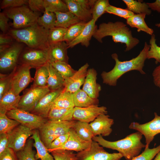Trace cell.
<instances>
[{"instance_id": "1", "label": "cell", "mask_w": 160, "mask_h": 160, "mask_svg": "<svg viewBox=\"0 0 160 160\" xmlns=\"http://www.w3.org/2000/svg\"><path fill=\"white\" fill-rule=\"evenodd\" d=\"M150 45L145 42L144 46L139 54L136 57L127 61L119 60L116 53L111 55L115 64L113 68L109 72L103 71L101 74L103 83L111 86L116 85L118 80L123 74L129 71L136 70L141 74L145 73L143 71L145 62L147 59Z\"/></svg>"}, {"instance_id": "2", "label": "cell", "mask_w": 160, "mask_h": 160, "mask_svg": "<svg viewBox=\"0 0 160 160\" xmlns=\"http://www.w3.org/2000/svg\"><path fill=\"white\" fill-rule=\"evenodd\" d=\"M111 36L115 43L125 44V52L132 49L139 43V40L134 37L132 32L126 24L121 21L109 22L100 24L96 29L93 37L98 42L102 43V39Z\"/></svg>"}, {"instance_id": "3", "label": "cell", "mask_w": 160, "mask_h": 160, "mask_svg": "<svg viewBox=\"0 0 160 160\" xmlns=\"http://www.w3.org/2000/svg\"><path fill=\"white\" fill-rule=\"evenodd\" d=\"M143 134L137 131L124 138L115 141L104 139L101 135L94 136L92 140L103 147L118 151L127 160H131L139 154L145 145L141 141Z\"/></svg>"}, {"instance_id": "4", "label": "cell", "mask_w": 160, "mask_h": 160, "mask_svg": "<svg viewBox=\"0 0 160 160\" xmlns=\"http://www.w3.org/2000/svg\"><path fill=\"white\" fill-rule=\"evenodd\" d=\"M48 32L49 30L37 23L22 28H10L7 33L15 41L29 48L47 50L49 47Z\"/></svg>"}, {"instance_id": "5", "label": "cell", "mask_w": 160, "mask_h": 160, "mask_svg": "<svg viewBox=\"0 0 160 160\" xmlns=\"http://www.w3.org/2000/svg\"><path fill=\"white\" fill-rule=\"evenodd\" d=\"M75 123L70 121H47L38 129L41 139L49 149L52 141L59 136L69 132Z\"/></svg>"}, {"instance_id": "6", "label": "cell", "mask_w": 160, "mask_h": 160, "mask_svg": "<svg viewBox=\"0 0 160 160\" xmlns=\"http://www.w3.org/2000/svg\"><path fill=\"white\" fill-rule=\"evenodd\" d=\"M9 18L12 19L13 28L19 29L33 25L37 23L40 13L31 10L27 5L6 9L3 11Z\"/></svg>"}, {"instance_id": "7", "label": "cell", "mask_w": 160, "mask_h": 160, "mask_svg": "<svg viewBox=\"0 0 160 160\" xmlns=\"http://www.w3.org/2000/svg\"><path fill=\"white\" fill-rule=\"evenodd\" d=\"M24 44L15 41L3 51L0 52V73H8L18 65L20 55Z\"/></svg>"}, {"instance_id": "8", "label": "cell", "mask_w": 160, "mask_h": 160, "mask_svg": "<svg viewBox=\"0 0 160 160\" xmlns=\"http://www.w3.org/2000/svg\"><path fill=\"white\" fill-rule=\"evenodd\" d=\"M6 114L32 130L39 129L47 121V119L18 108L7 112Z\"/></svg>"}, {"instance_id": "9", "label": "cell", "mask_w": 160, "mask_h": 160, "mask_svg": "<svg viewBox=\"0 0 160 160\" xmlns=\"http://www.w3.org/2000/svg\"><path fill=\"white\" fill-rule=\"evenodd\" d=\"M100 146L92 140L89 148L76 154L78 160H120L123 157L119 153H109Z\"/></svg>"}, {"instance_id": "10", "label": "cell", "mask_w": 160, "mask_h": 160, "mask_svg": "<svg viewBox=\"0 0 160 160\" xmlns=\"http://www.w3.org/2000/svg\"><path fill=\"white\" fill-rule=\"evenodd\" d=\"M48 62V50L25 47L20 54L18 65H28L36 68Z\"/></svg>"}, {"instance_id": "11", "label": "cell", "mask_w": 160, "mask_h": 160, "mask_svg": "<svg viewBox=\"0 0 160 160\" xmlns=\"http://www.w3.org/2000/svg\"><path fill=\"white\" fill-rule=\"evenodd\" d=\"M50 91L47 87H40L32 85L21 96L17 108L31 112L39 101Z\"/></svg>"}, {"instance_id": "12", "label": "cell", "mask_w": 160, "mask_h": 160, "mask_svg": "<svg viewBox=\"0 0 160 160\" xmlns=\"http://www.w3.org/2000/svg\"><path fill=\"white\" fill-rule=\"evenodd\" d=\"M30 66L25 64L18 65L12 71L11 89L16 95L24 90L34 79L31 76Z\"/></svg>"}, {"instance_id": "13", "label": "cell", "mask_w": 160, "mask_h": 160, "mask_svg": "<svg viewBox=\"0 0 160 160\" xmlns=\"http://www.w3.org/2000/svg\"><path fill=\"white\" fill-rule=\"evenodd\" d=\"M154 115L153 119L148 122L140 124L134 122L129 126V129L140 132L144 136L146 143L145 148L149 147L155 136L160 133V116L156 112Z\"/></svg>"}, {"instance_id": "14", "label": "cell", "mask_w": 160, "mask_h": 160, "mask_svg": "<svg viewBox=\"0 0 160 160\" xmlns=\"http://www.w3.org/2000/svg\"><path fill=\"white\" fill-rule=\"evenodd\" d=\"M33 133V130L20 124L7 134L9 139L8 147L15 152L20 150L24 147L28 138L32 135Z\"/></svg>"}, {"instance_id": "15", "label": "cell", "mask_w": 160, "mask_h": 160, "mask_svg": "<svg viewBox=\"0 0 160 160\" xmlns=\"http://www.w3.org/2000/svg\"><path fill=\"white\" fill-rule=\"evenodd\" d=\"M107 108L104 106L93 105L86 107H75L73 120L89 123L101 114H107Z\"/></svg>"}, {"instance_id": "16", "label": "cell", "mask_w": 160, "mask_h": 160, "mask_svg": "<svg viewBox=\"0 0 160 160\" xmlns=\"http://www.w3.org/2000/svg\"><path fill=\"white\" fill-rule=\"evenodd\" d=\"M63 89L64 87L55 91H50L47 94L39 101L30 112L47 119L55 100Z\"/></svg>"}, {"instance_id": "17", "label": "cell", "mask_w": 160, "mask_h": 160, "mask_svg": "<svg viewBox=\"0 0 160 160\" xmlns=\"http://www.w3.org/2000/svg\"><path fill=\"white\" fill-rule=\"evenodd\" d=\"M89 66L86 63L71 76L65 79L63 90L73 93L79 89L84 83Z\"/></svg>"}, {"instance_id": "18", "label": "cell", "mask_w": 160, "mask_h": 160, "mask_svg": "<svg viewBox=\"0 0 160 160\" xmlns=\"http://www.w3.org/2000/svg\"><path fill=\"white\" fill-rule=\"evenodd\" d=\"M114 120L107 114H101L98 116L89 124L94 136H109L111 133L112 125Z\"/></svg>"}, {"instance_id": "19", "label": "cell", "mask_w": 160, "mask_h": 160, "mask_svg": "<svg viewBox=\"0 0 160 160\" xmlns=\"http://www.w3.org/2000/svg\"><path fill=\"white\" fill-rule=\"evenodd\" d=\"M69 132V137L65 144L56 150L64 149L78 152L87 149L90 147L92 140L85 141L81 139L73 128L70 129Z\"/></svg>"}, {"instance_id": "20", "label": "cell", "mask_w": 160, "mask_h": 160, "mask_svg": "<svg viewBox=\"0 0 160 160\" xmlns=\"http://www.w3.org/2000/svg\"><path fill=\"white\" fill-rule=\"evenodd\" d=\"M68 44L65 41L50 44L48 49V62L57 61L68 62Z\"/></svg>"}, {"instance_id": "21", "label": "cell", "mask_w": 160, "mask_h": 160, "mask_svg": "<svg viewBox=\"0 0 160 160\" xmlns=\"http://www.w3.org/2000/svg\"><path fill=\"white\" fill-rule=\"evenodd\" d=\"M97 73L93 68L88 69L82 89L91 97L97 99L101 90L100 85L97 83Z\"/></svg>"}, {"instance_id": "22", "label": "cell", "mask_w": 160, "mask_h": 160, "mask_svg": "<svg viewBox=\"0 0 160 160\" xmlns=\"http://www.w3.org/2000/svg\"><path fill=\"white\" fill-rule=\"evenodd\" d=\"M95 23L92 19L87 23L79 36L68 44V48H72L79 43L87 47H88L90 44V41L97 28Z\"/></svg>"}, {"instance_id": "23", "label": "cell", "mask_w": 160, "mask_h": 160, "mask_svg": "<svg viewBox=\"0 0 160 160\" xmlns=\"http://www.w3.org/2000/svg\"><path fill=\"white\" fill-rule=\"evenodd\" d=\"M69 11L81 21L87 23L92 19V10L88 9L79 4L76 0H63Z\"/></svg>"}, {"instance_id": "24", "label": "cell", "mask_w": 160, "mask_h": 160, "mask_svg": "<svg viewBox=\"0 0 160 160\" xmlns=\"http://www.w3.org/2000/svg\"><path fill=\"white\" fill-rule=\"evenodd\" d=\"M38 129L33 130V133L30 138L34 140L33 146L36 148L37 153L35 156L37 160H54L52 154L49 153L47 148L42 141Z\"/></svg>"}, {"instance_id": "25", "label": "cell", "mask_w": 160, "mask_h": 160, "mask_svg": "<svg viewBox=\"0 0 160 160\" xmlns=\"http://www.w3.org/2000/svg\"><path fill=\"white\" fill-rule=\"evenodd\" d=\"M21 97L16 95L11 89L0 99V113H5L17 108Z\"/></svg>"}, {"instance_id": "26", "label": "cell", "mask_w": 160, "mask_h": 160, "mask_svg": "<svg viewBox=\"0 0 160 160\" xmlns=\"http://www.w3.org/2000/svg\"><path fill=\"white\" fill-rule=\"evenodd\" d=\"M74 108H66L52 105L48 114V120L70 121L73 120Z\"/></svg>"}, {"instance_id": "27", "label": "cell", "mask_w": 160, "mask_h": 160, "mask_svg": "<svg viewBox=\"0 0 160 160\" xmlns=\"http://www.w3.org/2000/svg\"><path fill=\"white\" fill-rule=\"evenodd\" d=\"M146 15L145 14H135L126 19L127 23L131 28H136L138 32L143 31L151 36L153 34L154 31L148 26L145 21Z\"/></svg>"}, {"instance_id": "28", "label": "cell", "mask_w": 160, "mask_h": 160, "mask_svg": "<svg viewBox=\"0 0 160 160\" xmlns=\"http://www.w3.org/2000/svg\"><path fill=\"white\" fill-rule=\"evenodd\" d=\"M49 75L47 86L50 91H53L64 87L65 79L62 75L48 62Z\"/></svg>"}, {"instance_id": "29", "label": "cell", "mask_w": 160, "mask_h": 160, "mask_svg": "<svg viewBox=\"0 0 160 160\" xmlns=\"http://www.w3.org/2000/svg\"><path fill=\"white\" fill-rule=\"evenodd\" d=\"M56 19L55 27L68 28L81 21L70 11L65 12H55Z\"/></svg>"}, {"instance_id": "30", "label": "cell", "mask_w": 160, "mask_h": 160, "mask_svg": "<svg viewBox=\"0 0 160 160\" xmlns=\"http://www.w3.org/2000/svg\"><path fill=\"white\" fill-rule=\"evenodd\" d=\"M73 100L75 107H86L93 105H98V99L91 97L82 89H80L73 93Z\"/></svg>"}, {"instance_id": "31", "label": "cell", "mask_w": 160, "mask_h": 160, "mask_svg": "<svg viewBox=\"0 0 160 160\" xmlns=\"http://www.w3.org/2000/svg\"><path fill=\"white\" fill-rule=\"evenodd\" d=\"M73 128L79 137L84 140H92L94 136L89 123L77 121Z\"/></svg>"}, {"instance_id": "32", "label": "cell", "mask_w": 160, "mask_h": 160, "mask_svg": "<svg viewBox=\"0 0 160 160\" xmlns=\"http://www.w3.org/2000/svg\"><path fill=\"white\" fill-rule=\"evenodd\" d=\"M122 1L126 5L127 9L134 14H145L148 15L152 13V10L147 3L134 0H123Z\"/></svg>"}, {"instance_id": "33", "label": "cell", "mask_w": 160, "mask_h": 160, "mask_svg": "<svg viewBox=\"0 0 160 160\" xmlns=\"http://www.w3.org/2000/svg\"><path fill=\"white\" fill-rule=\"evenodd\" d=\"M53 105L61 108H74L75 105L73 100V93L64 91L63 89L55 99Z\"/></svg>"}, {"instance_id": "34", "label": "cell", "mask_w": 160, "mask_h": 160, "mask_svg": "<svg viewBox=\"0 0 160 160\" xmlns=\"http://www.w3.org/2000/svg\"><path fill=\"white\" fill-rule=\"evenodd\" d=\"M48 63L36 68L33 85L40 87H47L49 75Z\"/></svg>"}, {"instance_id": "35", "label": "cell", "mask_w": 160, "mask_h": 160, "mask_svg": "<svg viewBox=\"0 0 160 160\" xmlns=\"http://www.w3.org/2000/svg\"><path fill=\"white\" fill-rule=\"evenodd\" d=\"M33 140H28L24 147L16 152L18 160H38L35 157V152L33 149Z\"/></svg>"}, {"instance_id": "36", "label": "cell", "mask_w": 160, "mask_h": 160, "mask_svg": "<svg viewBox=\"0 0 160 160\" xmlns=\"http://www.w3.org/2000/svg\"><path fill=\"white\" fill-rule=\"evenodd\" d=\"M87 23L81 21L68 28L64 37V41L68 44L76 39L80 34Z\"/></svg>"}, {"instance_id": "37", "label": "cell", "mask_w": 160, "mask_h": 160, "mask_svg": "<svg viewBox=\"0 0 160 160\" xmlns=\"http://www.w3.org/2000/svg\"><path fill=\"white\" fill-rule=\"evenodd\" d=\"M44 5L45 10L49 12H65L69 11L66 4L63 1L44 0Z\"/></svg>"}, {"instance_id": "38", "label": "cell", "mask_w": 160, "mask_h": 160, "mask_svg": "<svg viewBox=\"0 0 160 160\" xmlns=\"http://www.w3.org/2000/svg\"><path fill=\"white\" fill-rule=\"evenodd\" d=\"M20 124L16 120L9 118L6 114L0 113V134L9 133Z\"/></svg>"}, {"instance_id": "39", "label": "cell", "mask_w": 160, "mask_h": 160, "mask_svg": "<svg viewBox=\"0 0 160 160\" xmlns=\"http://www.w3.org/2000/svg\"><path fill=\"white\" fill-rule=\"evenodd\" d=\"M43 13V15L38 18L37 23L48 30L55 27L56 19L55 13L45 10Z\"/></svg>"}, {"instance_id": "40", "label": "cell", "mask_w": 160, "mask_h": 160, "mask_svg": "<svg viewBox=\"0 0 160 160\" xmlns=\"http://www.w3.org/2000/svg\"><path fill=\"white\" fill-rule=\"evenodd\" d=\"M51 63L64 79L71 76L76 71L74 70L68 63L65 62L57 61Z\"/></svg>"}, {"instance_id": "41", "label": "cell", "mask_w": 160, "mask_h": 160, "mask_svg": "<svg viewBox=\"0 0 160 160\" xmlns=\"http://www.w3.org/2000/svg\"><path fill=\"white\" fill-rule=\"evenodd\" d=\"M67 28L55 27L49 30L48 40L49 45L64 41Z\"/></svg>"}, {"instance_id": "42", "label": "cell", "mask_w": 160, "mask_h": 160, "mask_svg": "<svg viewBox=\"0 0 160 160\" xmlns=\"http://www.w3.org/2000/svg\"><path fill=\"white\" fill-rule=\"evenodd\" d=\"M110 5L108 0H96L92 9V19L96 22L100 17L106 12V8Z\"/></svg>"}, {"instance_id": "43", "label": "cell", "mask_w": 160, "mask_h": 160, "mask_svg": "<svg viewBox=\"0 0 160 160\" xmlns=\"http://www.w3.org/2000/svg\"><path fill=\"white\" fill-rule=\"evenodd\" d=\"M155 36L153 33L151 36L149 40L150 49L148 50L147 59H153L155 60L156 64L160 63V47L156 43Z\"/></svg>"}, {"instance_id": "44", "label": "cell", "mask_w": 160, "mask_h": 160, "mask_svg": "<svg viewBox=\"0 0 160 160\" xmlns=\"http://www.w3.org/2000/svg\"><path fill=\"white\" fill-rule=\"evenodd\" d=\"M12 72L6 74L0 73V99L11 89Z\"/></svg>"}, {"instance_id": "45", "label": "cell", "mask_w": 160, "mask_h": 160, "mask_svg": "<svg viewBox=\"0 0 160 160\" xmlns=\"http://www.w3.org/2000/svg\"><path fill=\"white\" fill-rule=\"evenodd\" d=\"M51 153L54 160H78L76 154L72 151L57 149Z\"/></svg>"}, {"instance_id": "46", "label": "cell", "mask_w": 160, "mask_h": 160, "mask_svg": "<svg viewBox=\"0 0 160 160\" xmlns=\"http://www.w3.org/2000/svg\"><path fill=\"white\" fill-rule=\"evenodd\" d=\"M106 12L127 19L135 14L127 8L124 9L110 5L106 8Z\"/></svg>"}, {"instance_id": "47", "label": "cell", "mask_w": 160, "mask_h": 160, "mask_svg": "<svg viewBox=\"0 0 160 160\" xmlns=\"http://www.w3.org/2000/svg\"><path fill=\"white\" fill-rule=\"evenodd\" d=\"M160 151V144L156 147L152 148L149 147L145 148L141 153L131 160H152Z\"/></svg>"}, {"instance_id": "48", "label": "cell", "mask_w": 160, "mask_h": 160, "mask_svg": "<svg viewBox=\"0 0 160 160\" xmlns=\"http://www.w3.org/2000/svg\"><path fill=\"white\" fill-rule=\"evenodd\" d=\"M28 0H3L0 4L1 9L15 8L28 4Z\"/></svg>"}, {"instance_id": "49", "label": "cell", "mask_w": 160, "mask_h": 160, "mask_svg": "<svg viewBox=\"0 0 160 160\" xmlns=\"http://www.w3.org/2000/svg\"><path fill=\"white\" fill-rule=\"evenodd\" d=\"M69 136V132L62 135L55 139L51 143L48 149L49 153L63 146L67 142Z\"/></svg>"}, {"instance_id": "50", "label": "cell", "mask_w": 160, "mask_h": 160, "mask_svg": "<svg viewBox=\"0 0 160 160\" xmlns=\"http://www.w3.org/2000/svg\"><path fill=\"white\" fill-rule=\"evenodd\" d=\"M28 5L33 11L37 13L45 11L44 0H28Z\"/></svg>"}, {"instance_id": "51", "label": "cell", "mask_w": 160, "mask_h": 160, "mask_svg": "<svg viewBox=\"0 0 160 160\" xmlns=\"http://www.w3.org/2000/svg\"><path fill=\"white\" fill-rule=\"evenodd\" d=\"M9 18L2 12L0 13V28L3 33H7L10 29L8 24Z\"/></svg>"}, {"instance_id": "52", "label": "cell", "mask_w": 160, "mask_h": 160, "mask_svg": "<svg viewBox=\"0 0 160 160\" xmlns=\"http://www.w3.org/2000/svg\"><path fill=\"white\" fill-rule=\"evenodd\" d=\"M0 160H18L16 152L12 148H8L1 155Z\"/></svg>"}, {"instance_id": "53", "label": "cell", "mask_w": 160, "mask_h": 160, "mask_svg": "<svg viewBox=\"0 0 160 160\" xmlns=\"http://www.w3.org/2000/svg\"><path fill=\"white\" fill-rule=\"evenodd\" d=\"M9 139L7 134H0V155L2 154L8 148Z\"/></svg>"}, {"instance_id": "54", "label": "cell", "mask_w": 160, "mask_h": 160, "mask_svg": "<svg viewBox=\"0 0 160 160\" xmlns=\"http://www.w3.org/2000/svg\"><path fill=\"white\" fill-rule=\"evenodd\" d=\"M15 41L8 33H1L0 34V45H11Z\"/></svg>"}, {"instance_id": "55", "label": "cell", "mask_w": 160, "mask_h": 160, "mask_svg": "<svg viewBox=\"0 0 160 160\" xmlns=\"http://www.w3.org/2000/svg\"><path fill=\"white\" fill-rule=\"evenodd\" d=\"M153 82L156 86L160 87V64L156 66L152 73Z\"/></svg>"}, {"instance_id": "56", "label": "cell", "mask_w": 160, "mask_h": 160, "mask_svg": "<svg viewBox=\"0 0 160 160\" xmlns=\"http://www.w3.org/2000/svg\"><path fill=\"white\" fill-rule=\"evenodd\" d=\"M149 8L152 10L160 12V0H156L152 3H147Z\"/></svg>"}, {"instance_id": "57", "label": "cell", "mask_w": 160, "mask_h": 160, "mask_svg": "<svg viewBox=\"0 0 160 160\" xmlns=\"http://www.w3.org/2000/svg\"><path fill=\"white\" fill-rule=\"evenodd\" d=\"M153 160H160V151L157 153Z\"/></svg>"}, {"instance_id": "58", "label": "cell", "mask_w": 160, "mask_h": 160, "mask_svg": "<svg viewBox=\"0 0 160 160\" xmlns=\"http://www.w3.org/2000/svg\"><path fill=\"white\" fill-rule=\"evenodd\" d=\"M155 25L158 28H160V23L156 24Z\"/></svg>"}, {"instance_id": "59", "label": "cell", "mask_w": 160, "mask_h": 160, "mask_svg": "<svg viewBox=\"0 0 160 160\" xmlns=\"http://www.w3.org/2000/svg\"><path fill=\"white\" fill-rule=\"evenodd\" d=\"M159 87L160 88V87Z\"/></svg>"}]
</instances>
